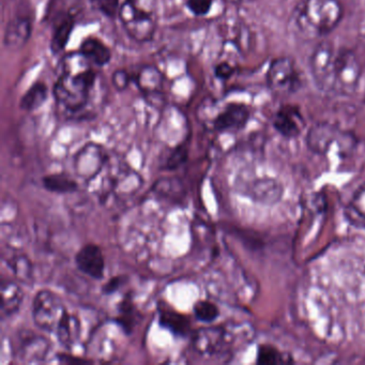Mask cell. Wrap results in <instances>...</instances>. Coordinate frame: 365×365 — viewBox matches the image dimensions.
<instances>
[{"mask_svg": "<svg viewBox=\"0 0 365 365\" xmlns=\"http://www.w3.org/2000/svg\"><path fill=\"white\" fill-rule=\"evenodd\" d=\"M93 63L78 51L63 61V73L55 83L53 95L57 104L71 114L82 112L97 82Z\"/></svg>", "mask_w": 365, "mask_h": 365, "instance_id": "1", "label": "cell"}, {"mask_svg": "<svg viewBox=\"0 0 365 365\" xmlns=\"http://www.w3.org/2000/svg\"><path fill=\"white\" fill-rule=\"evenodd\" d=\"M344 16L339 0H301L290 18V27L297 37L307 41L332 33Z\"/></svg>", "mask_w": 365, "mask_h": 365, "instance_id": "2", "label": "cell"}, {"mask_svg": "<svg viewBox=\"0 0 365 365\" xmlns=\"http://www.w3.org/2000/svg\"><path fill=\"white\" fill-rule=\"evenodd\" d=\"M118 16L125 33L136 42L145 43L155 37L158 25L155 0H125Z\"/></svg>", "mask_w": 365, "mask_h": 365, "instance_id": "3", "label": "cell"}, {"mask_svg": "<svg viewBox=\"0 0 365 365\" xmlns=\"http://www.w3.org/2000/svg\"><path fill=\"white\" fill-rule=\"evenodd\" d=\"M63 299L56 292L42 289L37 292L31 305V317L39 330L55 333L63 314L67 312Z\"/></svg>", "mask_w": 365, "mask_h": 365, "instance_id": "4", "label": "cell"}, {"mask_svg": "<svg viewBox=\"0 0 365 365\" xmlns=\"http://www.w3.org/2000/svg\"><path fill=\"white\" fill-rule=\"evenodd\" d=\"M361 66L356 54L347 48H337L333 71L332 93L350 96L358 88Z\"/></svg>", "mask_w": 365, "mask_h": 365, "instance_id": "5", "label": "cell"}, {"mask_svg": "<svg viewBox=\"0 0 365 365\" xmlns=\"http://www.w3.org/2000/svg\"><path fill=\"white\" fill-rule=\"evenodd\" d=\"M266 80L269 89L277 96L292 95L302 85L296 63L289 57L275 58L267 71Z\"/></svg>", "mask_w": 365, "mask_h": 365, "instance_id": "6", "label": "cell"}, {"mask_svg": "<svg viewBox=\"0 0 365 365\" xmlns=\"http://www.w3.org/2000/svg\"><path fill=\"white\" fill-rule=\"evenodd\" d=\"M337 48L329 42H320L309 57V70L316 87L326 93H332L333 71Z\"/></svg>", "mask_w": 365, "mask_h": 365, "instance_id": "7", "label": "cell"}, {"mask_svg": "<svg viewBox=\"0 0 365 365\" xmlns=\"http://www.w3.org/2000/svg\"><path fill=\"white\" fill-rule=\"evenodd\" d=\"M110 155L102 145L87 143L74 155V172L85 182L95 180L108 165Z\"/></svg>", "mask_w": 365, "mask_h": 365, "instance_id": "8", "label": "cell"}, {"mask_svg": "<svg viewBox=\"0 0 365 365\" xmlns=\"http://www.w3.org/2000/svg\"><path fill=\"white\" fill-rule=\"evenodd\" d=\"M51 350L52 343L50 339L31 330L19 332L14 344V356L24 363L44 362Z\"/></svg>", "mask_w": 365, "mask_h": 365, "instance_id": "9", "label": "cell"}, {"mask_svg": "<svg viewBox=\"0 0 365 365\" xmlns=\"http://www.w3.org/2000/svg\"><path fill=\"white\" fill-rule=\"evenodd\" d=\"M133 83H135L147 102L151 104L163 102V73L155 66H144L133 74Z\"/></svg>", "mask_w": 365, "mask_h": 365, "instance_id": "10", "label": "cell"}, {"mask_svg": "<svg viewBox=\"0 0 365 365\" xmlns=\"http://www.w3.org/2000/svg\"><path fill=\"white\" fill-rule=\"evenodd\" d=\"M76 267L81 272L91 279L100 281L106 275V259L99 245L88 243L78 250L74 257Z\"/></svg>", "mask_w": 365, "mask_h": 365, "instance_id": "11", "label": "cell"}, {"mask_svg": "<svg viewBox=\"0 0 365 365\" xmlns=\"http://www.w3.org/2000/svg\"><path fill=\"white\" fill-rule=\"evenodd\" d=\"M273 127L284 138H294L300 135L304 128V118L296 106H281L273 116Z\"/></svg>", "mask_w": 365, "mask_h": 365, "instance_id": "12", "label": "cell"}, {"mask_svg": "<svg viewBox=\"0 0 365 365\" xmlns=\"http://www.w3.org/2000/svg\"><path fill=\"white\" fill-rule=\"evenodd\" d=\"M251 112L245 104L232 103L226 106L213 120L215 131L234 132L242 130L249 123Z\"/></svg>", "mask_w": 365, "mask_h": 365, "instance_id": "13", "label": "cell"}, {"mask_svg": "<svg viewBox=\"0 0 365 365\" xmlns=\"http://www.w3.org/2000/svg\"><path fill=\"white\" fill-rule=\"evenodd\" d=\"M33 22L27 16H18L8 22L4 33V46L12 52L22 50L31 39Z\"/></svg>", "mask_w": 365, "mask_h": 365, "instance_id": "14", "label": "cell"}, {"mask_svg": "<svg viewBox=\"0 0 365 365\" xmlns=\"http://www.w3.org/2000/svg\"><path fill=\"white\" fill-rule=\"evenodd\" d=\"M224 332L219 327L202 328L194 333L192 346L196 354L204 356H213L221 350Z\"/></svg>", "mask_w": 365, "mask_h": 365, "instance_id": "15", "label": "cell"}, {"mask_svg": "<svg viewBox=\"0 0 365 365\" xmlns=\"http://www.w3.org/2000/svg\"><path fill=\"white\" fill-rule=\"evenodd\" d=\"M1 302H0V314L1 318L11 317L20 311L24 301V292L16 282L11 279H1L0 285Z\"/></svg>", "mask_w": 365, "mask_h": 365, "instance_id": "16", "label": "cell"}, {"mask_svg": "<svg viewBox=\"0 0 365 365\" xmlns=\"http://www.w3.org/2000/svg\"><path fill=\"white\" fill-rule=\"evenodd\" d=\"M81 332H82V328H81L80 317L76 314L67 311L63 314L54 334L56 335L59 344L69 350L73 348L76 341L80 339Z\"/></svg>", "mask_w": 365, "mask_h": 365, "instance_id": "17", "label": "cell"}, {"mask_svg": "<svg viewBox=\"0 0 365 365\" xmlns=\"http://www.w3.org/2000/svg\"><path fill=\"white\" fill-rule=\"evenodd\" d=\"M159 322L164 329L178 336H187L191 330V322L187 315L175 311L168 304H159Z\"/></svg>", "mask_w": 365, "mask_h": 365, "instance_id": "18", "label": "cell"}, {"mask_svg": "<svg viewBox=\"0 0 365 365\" xmlns=\"http://www.w3.org/2000/svg\"><path fill=\"white\" fill-rule=\"evenodd\" d=\"M76 26V18L70 12H63L58 16L55 23L51 39V51L57 55L63 52L71 38Z\"/></svg>", "mask_w": 365, "mask_h": 365, "instance_id": "19", "label": "cell"}, {"mask_svg": "<svg viewBox=\"0 0 365 365\" xmlns=\"http://www.w3.org/2000/svg\"><path fill=\"white\" fill-rule=\"evenodd\" d=\"M80 52L97 67H106L112 59V51L101 40L95 37L87 38L81 44Z\"/></svg>", "mask_w": 365, "mask_h": 365, "instance_id": "20", "label": "cell"}, {"mask_svg": "<svg viewBox=\"0 0 365 365\" xmlns=\"http://www.w3.org/2000/svg\"><path fill=\"white\" fill-rule=\"evenodd\" d=\"M42 185L51 193L70 194L78 191V183L66 173L46 175L42 178Z\"/></svg>", "mask_w": 365, "mask_h": 365, "instance_id": "21", "label": "cell"}, {"mask_svg": "<svg viewBox=\"0 0 365 365\" xmlns=\"http://www.w3.org/2000/svg\"><path fill=\"white\" fill-rule=\"evenodd\" d=\"M8 268L16 275L19 281L29 283L34 279V264L31 258L24 253H14L4 257Z\"/></svg>", "mask_w": 365, "mask_h": 365, "instance_id": "22", "label": "cell"}, {"mask_svg": "<svg viewBox=\"0 0 365 365\" xmlns=\"http://www.w3.org/2000/svg\"><path fill=\"white\" fill-rule=\"evenodd\" d=\"M118 311L119 315L116 318L117 324L125 331V334H131L140 317L131 294H128L127 296L123 297V300L119 303Z\"/></svg>", "mask_w": 365, "mask_h": 365, "instance_id": "23", "label": "cell"}, {"mask_svg": "<svg viewBox=\"0 0 365 365\" xmlns=\"http://www.w3.org/2000/svg\"><path fill=\"white\" fill-rule=\"evenodd\" d=\"M48 87L42 82H37L21 98L20 108L25 112H34L41 108L48 98Z\"/></svg>", "mask_w": 365, "mask_h": 365, "instance_id": "24", "label": "cell"}, {"mask_svg": "<svg viewBox=\"0 0 365 365\" xmlns=\"http://www.w3.org/2000/svg\"><path fill=\"white\" fill-rule=\"evenodd\" d=\"M193 313L198 322L211 324L219 318L220 309L210 301L200 300L194 304Z\"/></svg>", "mask_w": 365, "mask_h": 365, "instance_id": "25", "label": "cell"}, {"mask_svg": "<svg viewBox=\"0 0 365 365\" xmlns=\"http://www.w3.org/2000/svg\"><path fill=\"white\" fill-rule=\"evenodd\" d=\"M257 363L262 365L282 364L287 363V359L270 345H260L257 351Z\"/></svg>", "mask_w": 365, "mask_h": 365, "instance_id": "26", "label": "cell"}, {"mask_svg": "<svg viewBox=\"0 0 365 365\" xmlns=\"http://www.w3.org/2000/svg\"><path fill=\"white\" fill-rule=\"evenodd\" d=\"M153 185H155L153 190H155V193L163 196V197L179 198L180 195H183L180 182L176 179H160Z\"/></svg>", "mask_w": 365, "mask_h": 365, "instance_id": "27", "label": "cell"}, {"mask_svg": "<svg viewBox=\"0 0 365 365\" xmlns=\"http://www.w3.org/2000/svg\"><path fill=\"white\" fill-rule=\"evenodd\" d=\"M189 158V148H187V143L178 145L176 148L173 149L170 155L166 160L164 170H176L180 168Z\"/></svg>", "mask_w": 365, "mask_h": 365, "instance_id": "28", "label": "cell"}, {"mask_svg": "<svg viewBox=\"0 0 365 365\" xmlns=\"http://www.w3.org/2000/svg\"><path fill=\"white\" fill-rule=\"evenodd\" d=\"M96 7L103 16L114 19L120 10V0H93Z\"/></svg>", "mask_w": 365, "mask_h": 365, "instance_id": "29", "label": "cell"}, {"mask_svg": "<svg viewBox=\"0 0 365 365\" xmlns=\"http://www.w3.org/2000/svg\"><path fill=\"white\" fill-rule=\"evenodd\" d=\"M131 83H133V74L130 73L128 70L117 69L113 72L112 84L116 91H125Z\"/></svg>", "mask_w": 365, "mask_h": 365, "instance_id": "30", "label": "cell"}, {"mask_svg": "<svg viewBox=\"0 0 365 365\" xmlns=\"http://www.w3.org/2000/svg\"><path fill=\"white\" fill-rule=\"evenodd\" d=\"M213 0H185V7L195 16H205L210 12Z\"/></svg>", "mask_w": 365, "mask_h": 365, "instance_id": "31", "label": "cell"}, {"mask_svg": "<svg viewBox=\"0 0 365 365\" xmlns=\"http://www.w3.org/2000/svg\"><path fill=\"white\" fill-rule=\"evenodd\" d=\"M127 281L128 277H125V275H116V277L108 279V281L102 286V292H103L106 296L115 294V292H118V290L125 285Z\"/></svg>", "mask_w": 365, "mask_h": 365, "instance_id": "32", "label": "cell"}, {"mask_svg": "<svg viewBox=\"0 0 365 365\" xmlns=\"http://www.w3.org/2000/svg\"><path fill=\"white\" fill-rule=\"evenodd\" d=\"M235 69L234 66L230 65V63H220L215 66V76L217 80L227 81L234 76Z\"/></svg>", "mask_w": 365, "mask_h": 365, "instance_id": "33", "label": "cell"}, {"mask_svg": "<svg viewBox=\"0 0 365 365\" xmlns=\"http://www.w3.org/2000/svg\"><path fill=\"white\" fill-rule=\"evenodd\" d=\"M59 361L63 363H87L89 361L85 360V359L76 358L73 356H69V354H59Z\"/></svg>", "mask_w": 365, "mask_h": 365, "instance_id": "34", "label": "cell"}, {"mask_svg": "<svg viewBox=\"0 0 365 365\" xmlns=\"http://www.w3.org/2000/svg\"><path fill=\"white\" fill-rule=\"evenodd\" d=\"M228 3L235 4V5H242V4L252 3L253 0H227Z\"/></svg>", "mask_w": 365, "mask_h": 365, "instance_id": "35", "label": "cell"}]
</instances>
